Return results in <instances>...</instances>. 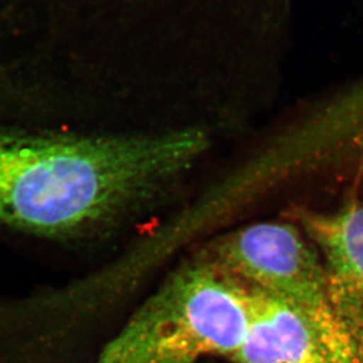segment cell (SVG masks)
<instances>
[{"label":"cell","mask_w":363,"mask_h":363,"mask_svg":"<svg viewBox=\"0 0 363 363\" xmlns=\"http://www.w3.org/2000/svg\"><path fill=\"white\" fill-rule=\"evenodd\" d=\"M202 135L82 137L0 131V222L69 238L168 188L206 149Z\"/></svg>","instance_id":"obj_1"},{"label":"cell","mask_w":363,"mask_h":363,"mask_svg":"<svg viewBox=\"0 0 363 363\" xmlns=\"http://www.w3.org/2000/svg\"><path fill=\"white\" fill-rule=\"evenodd\" d=\"M250 311L252 289L203 252L144 301L94 363L230 361L245 339Z\"/></svg>","instance_id":"obj_2"},{"label":"cell","mask_w":363,"mask_h":363,"mask_svg":"<svg viewBox=\"0 0 363 363\" xmlns=\"http://www.w3.org/2000/svg\"><path fill=\"white\" fill-rule=\"evenodd\" d=\"M295 217L320 255L334 314L363 355V199L330 211L301 208Z\"/></svg>","instance_id":"obj_4"},{"label":"cell","mask_w":363,"mask_h":363,"mask_svg":"<svg viewBox=\"0 0 363 363\" xmlns=\"http://www.w3.org/2000/svg\"><path fill=\"white\" fill-rule=\"evenodd\" d=\"M300 230L286 222H259L229 233L204 252L249 288L298 308L363 359L334 314L318 250Z\"/></svg>","instance_id":"obj_3"}]
</instances>
